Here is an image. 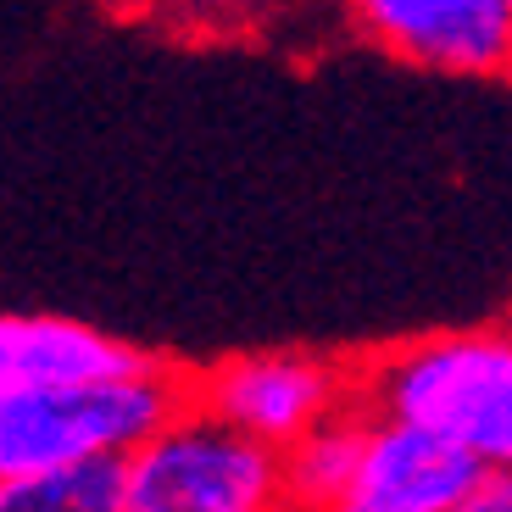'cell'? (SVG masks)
<instances>
[{
  "instance_id": "1",
  "label": "cell",
  "mask_w": 512,
  "mask_h": 512,
  "mask_svg": "<svg viewBox=\"0 0 512 512\" xmlns=\"http://www.w3.org/2000/svg\"><path fill=\"white\" fill-rule=\"evenodd\" d=\"M357 407L446 440L479 474L512 468V323L379 351L357 368Z\"/></svg>"
},
{
  "instance_id": "2",
  "label": "cell",
  "mask_w": 512,
  "mask_h": 512,
  "mask_svg": "<svg viewBox=\"0 0 512 512\" xmlns=\"http://www.w3.org/2000/svg\"><path fill=\"white\" fill-rule=\"evenodd\" d=\"M190 401V373L151 362L106 384H0V479L51 474L73 462H123Z\"/></svg>"
},
{
  "instance_id": "3",
  "label": "cell",
  "mask_w": 512,
  "mask_h": 512,
  "mask_svg": "<svg viewBox=\"0 0 512 512\" xmlns=\"http://www.w3.org/2000/svg\"><path fill=\"white\" fill-rule=\"evenodd\" d=\"M123 512H284L279 451L184 401L123 457Z\"/></svg>"
},
{
  "instance_id": "4",
  "label": "cell",
  "mask_w": 512,
  "mask_h": 512,
  "mask_svg": "<svg viewBox=\"0 0 512 512\" xmlns=\"http://www.w3.org/2000/svg\"><path fill=\"white\" fill-rule=\"evenodd\" d=\"M190 407L268 451H290L318 423L357 407V373L318 351H251L190 373Z\"/></svg>"
},
{
  "instance_id": "5",
  "label": "cell",
  "mask_w": 512,
  "mask_h": 512,
  "mask_svg": "<svg viewBox=\"0 0 512 512\" xmlns=\"http://www.w3.org/2000/svg\"><path fill=\"white\" fill-rule=\"evenodd\" d=\"M357 28L384 56L429 73H512V17L501 0H346Z\"/></svg>"
},
{
  "instance_id": "6",
  "label": "cell",
  "mask_w": 512,
  "mask_h": 512,
  "mask_svg": "<svg viewBox=\"0 0 512 512\" xmlns=\"http://www.w3.org/2000/svg\"><path fill=\"white\" fill-rule=\"evenodd\" d=\"M479 468L446 440L390 418H368L362 457L329 512H446Z\"/></svg>"
},
{
  "instance_id": "7",
  "label": "cell",
  "mask_w": 512,
  "mask_h": 512,
  "mask_svg": "<svg viewBox=\"0 0 512 512\" xmlns=\"http://www.w3.org/2000/svg\"><path fill=\"white\" fill-rule=\"evenodd\" d=\"M140 346L56 312H0V384L51 390V384H106L151 368Z\"/></svg>"
},
{
  "instance_id": "8",
  "label": "cell",
  "mask_w": 512,
  "mask_h": 512,
  "mask_svg": "<svg viewBox=\"0 0 512 512\" xmlns=\"http://www.w3.org/2000/svg\"><path fill=\"white\" fill-rule=\"evenodd\" d=\"M362 435H368V412L351 407L340 418L318 423L312 435H301L290 451H279L284 512H329L362 457Z\"/></svg>"
},
{
  "instance_id": "9",
  "label": "cell",
  "mask_w": 512,
  "mask_h": 512,
  "mask_svg": "<svg viewBox=\"0 0 512 512\" xmlns=\"http://www.w3.org/2000/svg\"><path fill=\"white\" fill-rule=\"evenodd\" d=\"M0 512H123V462H73L0 479Z\"/></svg>"
},
{
  "instance_id": "10",
  "label": "cell",
  "mask_w": 512,
  "mask_h": 512,
  "mask_svg": "<svg viewBox=\"0 0 512 512\" xmlns=\"http://www.w3.org/2000/svg\"><path fill=\"white\" fill-rule=\"evenodd\" d=\"M128 6H145L156 17H173V23H234V17H251L256 0H128Z\"/></svg>"
},
{
  "instance_id": "11",
  "label": "cell",
  "mask_w": 512,
  "mask_h": 512,
  "mask_svg": "<svg viewBox=\"0 0 512 512\" xmlns=\"http://www.w3.org/2000/svg\"><path fill=\"white\" fill-rule=\"evenodd\" d=\"M446 512H512V468H490V474H479Z\"/></svg>"
},
{
  "instance_id": "12",
  "label": "cell",
  "mask_w": 512,
  "mask_h": 512,
  "mask_svg": "<svg viewBox=\"0 0 512 512\" xmlns=\"http://www.w3.org/2000/svg\"><path fill=\"white\" fill-rule=\"evenodd\" d=\"M501 6H507V17H512V0H501Z\"/></svg>"
}]
</instances>
